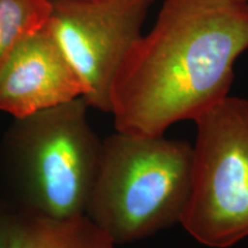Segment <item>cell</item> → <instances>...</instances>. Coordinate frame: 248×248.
Wrapping results in <instances>:
<instances>
[{
	"label": "cell",
	"instance_id": "cell-11",
	"mask_svg": "<svg viewBox=\"0 0 248 248\" xmlns=\"http://www.w3.org/2000/svg\"><path fill=\"white\" fill-rule=\"evenodd\" d=\"M240 1H245V2H247V4H248V0H240Z\"/></svg>",
	"mask_w": 248,
	"mask_h": 248
},
{
	"label": "cell",
	"instance_id": "cell-10",
	"mask_svg": "<svg viewBox=\"0 0 248 248\" xmlns=\"http://www.w3.org/2000/svg\"><path fill=\"white\" fill-rule=\"evenodd\" d=\"M51 5L61 4V2H71V1H80V0H47Z\"/></svg>",
	"mask_w": 248,
	"mask_h": 248
},
{
	"label": "cell",
	"instance_id": "cell-1",
	"mask_svg": "<svg viewBox=\"0 0 248 248\" xmlns=\"http://www.w3.org/2000/svg\"><path fill=\"white\" fill-rule=\"evenodd\" d=\"M248 49V4L164 0L153 29L131 46L110 90L116 131L160 136L229 95Z\"/></svg>",
	"mask_w": 248,
	"mask_h": 248
},
{
	"label": "cell",
	"instance_id": "cell-9",
	"mask_svg": "<svg viewBox=\"0 0 248 248\" xmlns=\"http://www.w3.org/2000/svg\"><path fill=\"white\" fill-rule=\"evenodd\" d=\"M13 214V209L9 208L7 204H0V248H6Z\"/></svg>",
	"mask_w": 248,
	"mask_h": 248
},
{
	"label": "cell",
	"instance_id": "cell-4",
	"mask_svg": "<svg viewBox=\"0 0 248 248\" xmlns=\"http://www.w3.org/2000/svg\"><path fill=\"white\" fill-rule=\"evenodd\" d=\"M195 123L191 188L179 223L203 246L229 248L248 237V99L228 95Z\"/></svg>",
	"mask_w": 248,
	"mask_h": 248
},
{
	"label": "cell",
	"instance_id": "cell-5",
	"mask_svg": "<svg viewBox=\"0 0 248 248\" xmlns=\"http://www.w3.org/2000/svg\"><path fill=\"white\" fill-rule=\"evenodd\" d=\"M154 1L80 0L52 5L46 28L78 77L89 107L110 113L114 78L141 37Z\"/></svg>",
	"mask_w": 248,
	"mask_h": 248
},
{
	"label": "cell",
	"instance_id": "cell-7",
	"mask_svg": "<svg viewBox=\"0 0 248 248\" xmlns=\"http://www.w3.org/2000/svg\"><path fill=\"white\" fill-rule=\"evenodd\" d=\"M6 248H116V245L86 215L49 218L14 212Z\"/></svg>",
	"mask_w": 248,
	"mask_h": 248
},
{
	"label": "cell",
	"instance_id": "cell-6",
	"mask_svg": "<svg viewBox=\"0 0 248 248\" xmlns=\"http://www.w3.org/2000/svg\"><path fill=\"white\" fill-rule=\"evenodd\" d=\"M82 95L78 77L46 26L22 37L0 61V110L14 119Z\"/></svg>",
	"mask_w": 248,
	"mask_h": 248
},
{
	"label": "cell",
	"instance_id": "cell-8",
	"mask_svg": "<svg viewBox=\"0 0 248 248\" xmlns=\"http://www.w3.org/2000/svg\"><path fill=\"white\" fill-rule=\"evenodd\" d=\"M51 9L47 0H0V61L22 37L46 26Z\"/></svg>",
	"mask_w": 248,
	"mask_h": 248
},
{
	"label": "cell",
	"instance_id": "cell-2",
	"mask_svg": "<svg viewBox=\"0 0 248 248\" xmlns=\"http://www.w3.org/2000/svg\"><path fill=\"white\" fill-rule=\"evenodd\" d=\"M82 97L15 117L0 145V181L16 213L49 218L85 215L102 140Z\"/></svg>",
	"mask_w": 248,
	"mask_h": 248
},
{
	"label": "cell",
	"instance_id": "cell-3",
	"mask_svg": "<svg viewBox=\"0 0 248 248\" xmlns=\"http://www.w3.org/2000/svg\"><path fill=\"white\" fill-rule=\"evenodd\" d=\"M191 175L188 142L116 131L102 140L85 215L116 246L142 240L181 222Z\"/></svg>",
	"mask_w": 248,
	"mask_h": 248
}]
</instances>
